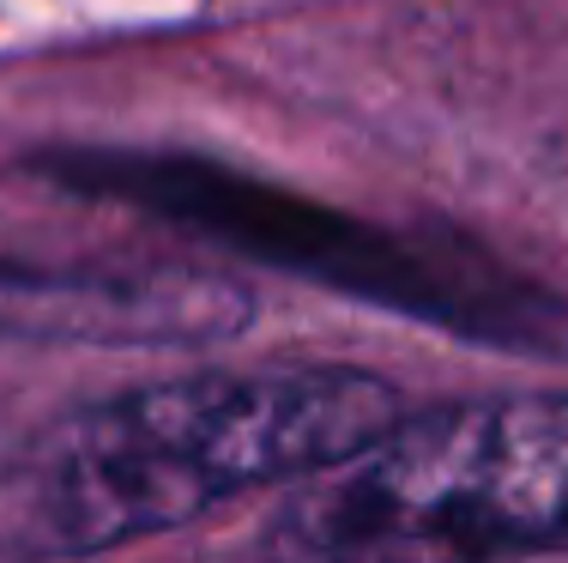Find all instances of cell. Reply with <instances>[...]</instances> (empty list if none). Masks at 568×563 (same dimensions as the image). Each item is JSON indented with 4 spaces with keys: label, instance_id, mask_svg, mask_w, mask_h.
<instances>
[{
    "label": "cell",
    "instance_id": "cell-1",
    "mask_svg": "<svg viewBox=\"0 0 568 563\" xmlns=\"http://www.w3.org/2000/svg\"><path fill=\"white\" fill-rule=\"evenodd\" d=\"M405 400L351 364L206 370L133 388L79 412L37 485V527L55 552L152 540L219 503L321 473L357 454Z\"/></svg>",
    "mask_w": 568,
    "mask_h": 563
},
{
    "label": "cell",
    "instance_id": "cell-2",
    "mask_svg": "<svg viewBox=\"0 0 568 563\" xmlns=\"http://www.w3.org/2000/svg\"><path fill=\"white\" fill-rule=\"evenodd\" d=\"M278 540L333 557H503L568 545V394H496L394 419L296 479Z\"/></svg>",
    "mask_w": 568,
    "mask_h": 563
},
{
    "label": "cell",
    "instance_id": "cell-3",
    "mask_svg": "<svg viewBox=\"0 0 568 563\" xmlns=\"http://www.w3.org/2000/svg\"><path fill=\"white\" fill-rule=\"evenodd\" d=\"M49 177L61 188L121 207L158 212V219L182 224L194 237L248 254V261L284 267L296 279H315L345 298L382 303L412 321H436V328L478 333L496 345H526L538 333L532 303L496 273H478L466 261H442L436 249L412 243L399 231L363 224L339 207L273 188L248 170L212 164L194 152H55Z\"/></svg>",
    "mask_w": 568,
    "mask_h": 563
}]
</instances>
